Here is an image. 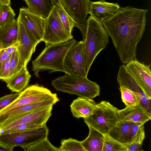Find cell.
<instances>
[{"mask_svg":"<svg viewBox=\"0 0 151 151\" xmlns=\"http://www.w3.org/2000/svg\"><path fill=\"white\" fill-rule=\"evenodd\" d=\"M75 27L80 29L82 36L86 70L88 73L96 56L108 43L109 35L102 22L91 15L83 23L76 22Z\"/></svg>","mask_w":151,"mask_h":151,"instance_id":"cell-2","label":"cell"},{"mask_svg":"<svg viewBox=\"0 0 151 151\" xmlns=\"http://www.w3.org/2000/svg\"><path fill=\"white\" fill-rule=\"evenodd\" d=\"M23 149L25 151H60L59 148L52 145L47 138Z\"/></svg>","mask_w":151,"mask_h":151,"instance_id":"cell-30","label":"cell"},{"mask_svg":"<svg viewBox=\"0 0 151 151\" xmlns=\"http://www.w3.org/2000/svg\"><path fill=\"white\" fill-rule=\"evenodd\" d=\"M57 95L47 88L38 84L27 87L19 93L18 97L12 103L0 111L3 113L30 103L41 101Z\"/></svg>","mask_w":151,"mask_h":151,"instance_id":"cell-9","label":"cell"},{"mask_svg":"<svg viewBox=\"0 0 151 151\" xmlns=\"http://www.w3.org/2000/svg\"><path fill=\"white\" fill-rule=\"evenodd\" d=\"M17 18L30 35L39 43L43 41L46 19L34 14L25 7L20 9Z\"/></svg>","mask_w":151,"mask_h":151,"instance_id":"cell-13","label":"cell"},{"mask_svg":"<svg viewBox=\"0 0 151 151\" xmlns=\"http://www.w3.org/2000/svg\"><path fill=\"white\" fill-rule=\"evenodd\" d=\"M59 101L57 96L41 101L35 102L0 113V125L8 117L36 110L46 109L53 106Z\"/></svg>","mask_w":151,"mask_h":151,"instance_id":"cell-17","label":"cell"},{"mask_svg":"<svg viewBox=\"0 0 151 151\" xmlns=\"http://www.w3.org/2000/svg\"><path fill=\"white\" fill-rule=\"evenodd\" d=\"M31 77L27 68H25L5 82L7 84V87L11 91L19 93L27 87Z\"/></svg>","mask_w":151,"mask_h":151,"instance_id":"cell-22","label":"cell"},{"mask_svg":"<svg viewBox=\"0 0 151 151\" xmlns=\"http://www.w3.org/2000/svg\"><path fill=\"white\" fill-rule=\"evenodd\" d=\"M10 58L0 65V80L5 81L9 78Z\"/></svg>","mask_w":151,"mask_h":151,"instance_id":"cell-35","label":"cell"},{"mask_svg":"<svg viewBox=\"0 0 151 151\" xmlns=\"http://www.w3.org/2000/svg\"><path fill=\"white\" fill-rule=\"evenodd\" d=\"M48 132L46 125L25 131L0 134V142L13 149L17 146L23 149L47 138Z\"/></svg>","mask_w":151,"mask_h":151,"instance_id":"cell-6","label":"cell"},{"mask_svg":"<svg viewBox=\"0 0 151 151\" xmlns=\"http://www.w3.org/2000/svg\"><path fill=\"white\" fill-rule=\"evenodd\" d=\"M17 42L18 64L17 72L27 68L36 46L39 43L28 32L23 25L19 22Z\"/></svg>","mask_w":151,"mask_h":151,"instance_id":"cell-11","label":"cell"},{"mask_svg":"<svg viewBox=\"0 0 151 151\" xmlns=\"http://www.w3.org/2000/svg\"><path fill=\"white\" fill-rule=\"evenodd\" d=\"M10 56L6 53L4 49H0V65L9 58Z\"/></svg>","mask_w":151,"mask_h":151,"instance_id":"cell-36","label":"cell"},{"mask_svg":"<svg viewBox=\"0 0 151 151\" xmlns=\"http://www.w3.org/2000/svg\"><path fill=\"white\" fill-rule=\"evenodd\" d=\"M63 7L76 22H85L89 9V0H60Z\"/></svg>","mask_w":151,"mask_h":151,"instance_id":"cell-16","label":"cell"},{"mask_svg":"<svg viewBox=\"0 0 151 151\" xmlns=\"http://www.w3.org/2000/svg\"><path fill=\"white\" fill-rule=\"evenodd\" d=\"M103 135L104 142L102 151H127V148L125 145L109 134Z\"/></svg>","mask_w":151,"mask_h":151,"instance_id":"cell-25","label":"cell"},{"mask_svg":"<svg viewBox=\"0 0 151 151\" xmlns=\"http://www.w3.org/2000/svg\"><path fill=\"white\" fill-rule=\"evenodd\" d=\"M96 104L93 99L79 97L71 104L70 111L75 117L87 118L92 114Z\"/></svg>","mask_w":151,"mask_h":151,"instance_id":"cell-21","label":"cell"},{"mask_svg":"<svg viewBox=\"0 0 151 151\" xmlns=\"http://www.w3.org/2000/svg\"><path fill=\"white\" fill-rule=\"evenodd\" d=\"M145 138L144 124L139 129L134 141L131 144L125 146L127 151H143L142 149L143 142Z\"/></svg>","mask_w":151,"mask_h":151,"instance_id":"cell-31","label":"cell"},{"mask_svg":"<svg viewBox=\"0 0 151 151\" xmlns=\"http://www.w3.org/2000/svg\"><path fill=\"white\" fill-rule=\"evenodd\" d=\"M11 0H0V5H10Z\"/></svg>","mask_w":151,"mask_h":151,"instance_id":"cell-39","label":"cell"},{"mask_svg":"<svg viewBox=\"0 0 151 151\" xmlns=\"http://www.w3.org/2000/svg\"><path fill=\"white\" fill-rule=\"evenodd\" d=\"M55 5H62L60 0H52Z\"/></svg>","mask_w":151,"mask_h":151,"instance_id":"cell-40","label":"cell"},{"mask_svg":"<svg viewBox=\"0 0 151 151\" xmlns=\"http://www.w3.org/2000/svg\"><path fill=\"white\" fill-rule=\"evenodd\" d=\"M42 126H43L32 123H24L8 130L0 131V134L25 131L37 128Z\"/></svg>","mask_w":151,"mask_h":151,"instance_id":"cell-32","label":"cell"},{"mask_svg":"<svg viewBox=\"0 0 151 151\" xmlns=\"http://www.w3.org/2000/svg\"><path fill=\"white\" fill-rule=\"evenodd\" d=\"M19 21L18 18L0 26V49H5L17 42Z\"/></svg>","mask_w":151,"mask_h":151,"instance_id":"cell-20","label":"cell"},{"mask_svg":"<svg viewBox=\"0 0 151 151\" xmlns=\"http://www.w3.org/2000/svg\"><path fill=\"white\" fill-rule=\"evenodd\" d=\"M77 42L73 38L66 42L45 45L39 55L32 61V70L35 75L39 77V72L46 70L50 73L55 71L65 73V57L70 48Z\"/></svg>","mask_w":151,"mask_h":151,"instance_id":"cell-3","label":"cell"},{"mask_svg":"<svg viewBox=\"0 0 151 151\" xmlns=\"http://www.w3.org/2000/svg\"><path fill=\"white\" fill-rule=\"evenodd\" d=\"M120 7L117 3L108 2L104 0L91 1L88 13L96 19L102 22L104 19L113 16Z\"/></svg>","mask_w":151,"mask_h":151,"instance_id":"cell-18","label":"cell"},{"mask_svg":"<svg viewBox=\"0 0 151 151\" xmlns=\"http://www.w3.org/2000/svg\"><path fill=\"white\" fill-rule=\"evenodd\" d=\"M18 64V55L17 49L10 56L9 78L17 73Z\"/></svg>","mask_w":151,"mask_h":151,"instance_id":"cell-33","label":"cell"},{"mask_svg":"<svg viewBox=\"0 0 151 151\" xmlns=\"http://www.w3.org/2000/svg\"><path fill=\"white\" fill-rule=\"evenodd\" d=\"M51 85L57 91L86 99H93L99 96L100 93V87L96 83L87 78L73 76L66 73L52 81Z\"/></svg>","mask_w":151,"mask_h":151,"instance_id":"cell-4","label":"cell"},{"mask_svg":"<svg viewBox=\"0 0 151 151\" xmlns=\"http://www.w3.org/2000/svg\"><path fill=\"white\" fill-rule=\"evenodd\" d=\"M121 93L122 102L129 108L134 107L140 104L137 97L128 89L120 86L119 88Z\"/></svg>","mask_w":151,"mask_h":151,"instance_id":"cell-26","label":"cell"},{"mask_svg":"<svg viewBox=\"0 0 151 151\" xmlns=\"http://www.w3.org/2000/svg\"><path fill=\"white\" fill-rule=\"evenodd\" d=\"M59 148L60 151H86L82 146L81 142L70 138L62 139Z\"/></svg>","mask_w":151,"mask_h":151,"instance_id":"cell-28","label":"cell"},{"mask_svg":"<svg viewBox=\"0 0 151 151\" xmlns=\"http://www.w3.org/2000/svg\"><path fill=\"white\" fill-rule=\"evenodd\" d=\"M143 124L133 122H119L111 129L108 134L125 145H129L134 141L139 129Z\"/></svg>","mask_w":151,"mask_h":151,"instance_id":"cell-15","label":"cell"},{"mask_svg":"<svg viewBox=\"0 0 151 151\" xmlns=\"http://www.w3.org/2000/svg\"><path fill=\"white\" fill-rule=\"evenodd\" d=\"M118 114L119 122H133L144 124L151 119V115L149 114L139 104L136 106L119 110Z\"/></svg>","mask_w":151,"mask_h":151,"instance_id":"cell-19","label":"cell"},{"mask_svg":"<svg viewBox=\"0 0 151 151\" xmlns=\"http://www.w3.org/2000/svg\"><path fill=\"white\" fill-rule=\"evenodd\" d=\"M19 93H16L6 95L0 98V111L11 104L18 96Z\"/></svg>","mask_w":151,"mask_h":151,"instance_id":"cell-34","label":"cell"},{"mask_svg":"<svg viewBox=\"0 0 151 151\" xmlns=\"http://www.w3.org/2000/svg\"><path fill=\"white\" fill-rule=\"evenodd\" d=\"M52 106L8 117L0 125V131L8 130L26 123L46 126L47 121L51 115Z\"/></svg>","mask_w":151,"mask_h":151,"instance_id":"cell-10","label":"cell"},{"mask_svg":"<svg viewBox=\"0 0 151 151\" xmlns=\"http://www.w3.org/2000/svg\"><path fill=\"white\" fill-rule=\"evenodd\" d=\"M28 9L34 14L46 19L55 4L52 0H24Z\"/></svg>","mask_w":151,"mask_h":151,"instance_id":"cell-23","label":"cell"},{"mask_svg":"<svg viewBox=\"0 0 151 151\" xmlns=\"http://www.w3.org/2000/svg\"><path fill=\"white\" fill-rule=\"evenodd\" d=\"M118 109L108 101H101L96 104L92 114L83 118L84 122L103 135H108L119 122Z\"/></svg>","mask_w":151,"mask_h":151,"instance_id":"cell-5","label":"cell"},{"mask_svg":"<svg viewBox=\"0 0 151 151\" xmlns=\"http://www.w3.org/2000/svg\"><path fill=\"white\" fill-rule=\"evenodd\" d=\"M65 73L72 76L87 78L83 42H76L67 53L64 62Z\"/></svg>","mask_w":151,"mask_h":151,"instance_id":"cell-8","label":"cell"},{"mask_svg":"<svg viewBox=\"0 0 151 151\" xmlns=\"http://www.w3.org/2000/svg\"><path fill=\"white\" fill-rule=\"evenodd\" d=\"M13 149L7 147L0 142V151H12Z\"/></svg>","mask_w":151,"mask_h":151,"instance_id":"cell-38","label":"cell"},{"mask_svg":"<svg viewBox=\"0 0 151 151\" xmlns=\"http://www.w3.org/2000/svg\"><path fill=\"white\" fill-rule=\"evenodd\" d=\"M102 23L122 63L126 64L135 58L137 45L145 31L144 18L134 10L123 9Z\"/></svg>","mask_w":151,"mask_h":151,"instance_id":"cell-1","label":"cell"},{"mask_svg":"<svg viewBox=\"0 0 151 151\" xmlns=\"http://www.w3.org/2000/svg\"><path fill=\"white\" fill-rule=\"evenodd\" d=\"M18 45V43L17 42L16 44L5 48L6 53L9 55H10L13 52L17 50Z\"/></svg>","mask_w":151,"mask_h":151,"instance_id":"cell-37","label":"cell"},{"mask_svg":"<svg viewBox=\"0 0 151 151\" xmlns=\"http://www.w3.org/2000/svg\"><path fill=\"white\" fill-rule=\"evenodd\" d=\"M150 64L145 65L134 58L125 65V69L144 93L151 99Z\"/></svg>","mask_w":151,"mask_h":151,"instance_id":"cell-12","label":"cell"},{"mask_svg":"<svg viewBox=\"0 0 151 151\" xmlns=\"http://www.w3.org/2000/svg\"><path fill=\"white\" fill-rule=\"evenodd\" d=\"M15 13L10 5H0V26L15 19Z\"/></svg>","mask_w":151,"mask_h":151,"instance_id":"cell-29","label":"cell"},{"mask_svg":"<svg viewBox=\"0 0 151 151\" xmlns=\"http://www.w3.org/2000/svg\"><path fill=\"white\" fill-rule=\"evenodd\" d=\"M117 80L119 86L128 89L134 94L143 108L151 115V99L144 93L130 76L126 70L125 65H122L120 67Z\"/></svg>","mask_w":151,"mask_h":151,"instance_id":"cell-14","label":"cell"},{"mask_svg":"<svg viewBox=\"0 0 151 151\" xmlns=\"http://www.w3.org/2000/svg\"><path fill=\"white\" fill-rule=\"evenodd\" d=\"M55 5L64 28L68 32L71 34L73 29L75 27L76 22L66 12L62 5Z\"/></svg>","mask_w":151,"mask_h":151,"instance_id":"cell-27","label":"cell"},{"mask_svg":"<svg viewBox=\"0 0 151 151\" xmlns=\"http://www.w3.org/2000/svg\"><path fill=\"white\" fill-rule=\"evenodd\" d=\"M73 38L72 34L64 28L55 5L46 19L43 41L47 45L66 42Z\"/></svg>","mask_w":151,"mask_h":151,"instance_id":"cell-7","label":"cell"},{"mask_svg":"<svg viewBox=\"0 0 151 151\" xmlns=\"http://www.w3.org/2000/svg\"><path fill=\"white\" fill-rule=\"evenodd\" d=\"M88 127L89 134L88 137L81 142L82 146L86 151H102L104 135L91 127Z\"/></svg>","mask_w":151,"mask_h":151,"instance_id":"cell-24","label":"cell"}]
</instances>
